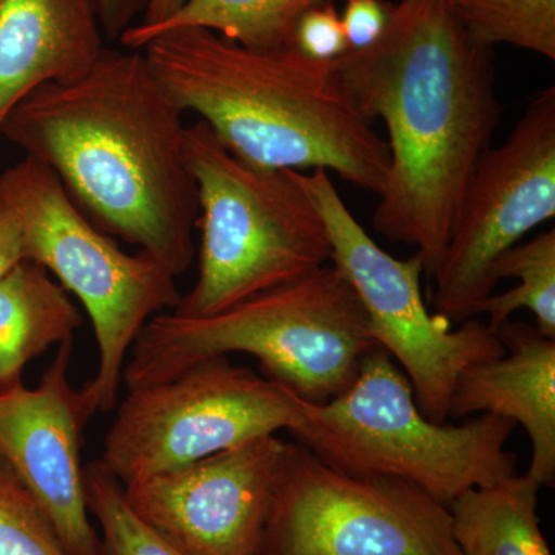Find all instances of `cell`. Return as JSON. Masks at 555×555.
Listing matches in <instances>:
<instances>
[{"label":"cell","instance_id":"obj_5","mask_svg":"<svg viewBox=\"0 0 555 555\" xmlns=\"http://www.w3.org/2000/svg\"><path fill=\"white\" fill-rule=\"evenodd\" d=\"M516 426L494 414L433 422L406 374L375 345L345 392L324 404L302 400L291 434L339 473L408 481L449 506L469 489L516 476L517 456L505 448Z\"/></svg>","mask_w":555,"mask_h":555},{"label":"cell","instance_id":"obj_1","mask_svg":"<svg viewBox=\"0 0 555 555\" xmlns=\"http://www.w3.org/2000/svg\"><path fill=\"white\" fill-rule=\"evenodd\" d=\"M332 64L361 113L387 129L389 173L372 225L416 247L434 280L502 120L494 51L467 38L449 0H401L375 46Z\"/></svg>","mask_w":555,"mask_h":555},{"label":"cell","instance_id":"obj_4","mask_svg":"<svg viewBox=\"0 0 555 555\" xmlns=\"http://www.w3.org/2000/svg\"><path fill=\"white\" fill-rule=\"evenodd\" d=\"M374 346L356 288L328 262L214 315L158 313L131 346L122 382L138 389L210 358L247 353L266 377L324 404L352 385Z\"/></svg>","mask_w":555,"mask_h":555},{"label":"cell","instance_id":"obj_26","mask_svg":"<svg viewBox=\"0 0 555 555\" xmlns=\"http://www.w3.org/2000/svg\"><path fill=\"white\" fill-rule=\"evenodd\" d=\"M22 259H25V248L20 222L0 198V278Z\"/></svg>","mask_w":555,"mask_h":555},{"label":"cell","instance_id":"obj_18","mask_svg":"<svg viewBox=\"0 0 555 555\" xmlns=\"http://www.w3.org/2000/svg\"><path fill=\"white\" fill-rule=\"evenodd\" d=\"M324 0H188L169 21L134 40L142 50L150 40L182 28H204L255 51L294 47L295 30L306 11Z\"/></svg>","mask_w":555,"mask_h":555},{"label":"cell","instance_id":"obj_25","mask_svg":"<svg viewBox=\"0 0 555 555\" xmlns=\"http://www.w3.org/2000/svg\"><path fill=\"white\" fill-rule=\"evenodd\" d=\"M102 33L107 39H119L144 13L147 0H96Z\"/></svg>","mask_w":555,"mask_h":555},{"label":"cell","instance_id":"obj_8","mask_svg":"<svg viewBox=\"0 0 555 555\" xmlns=\"http://www.w3.org/2000/svg\"><path fill=\"white\" fill-rule=\"evenodd\" d=\"M294 177L326 225L332 264L345 273L366 310L372 341L400 363L420 411L433 422H449L460 377L505 356L499 335L476 318L452 331L448 320L429 313L420 284L425 275L420 254L397 259L383 250L350 214L326 170H294Z\"/></svg>","mask_w":555,"mask_h":555},{"label":"cell","instance_id":"obj_6","mask_svg":"<svg viewBox=\"0 0 555 555\" xmlns=\"http://www.w3.org/2000/svg\"><path fill=\"white\" fill-rule=\"evenodd\" d=\"M184 152L203 240L195 286L171 312L214 315L331 262L326 225L294 170L240 159L201 119L185 127Z\"/></svg>","mask_w":555,"mask_h":555},{"label":"cell","instance_id":"obj_16","mask_svg":"<svg viewBox=\"0 0 555 555\" xmlns=\"http://www.w3.org/2000/svg\"><path fill=\"white\" fill-rule=\"evenodd\" d=\"M80 326L82 313L49 270L17 262L0 278V390L22 385L25 366Z\"/></svg>","mask_w":555,"mask_h":555},{"label":"cell","instance_id":"obj_15","mask_svg":"<svg viewBox=\"0 0 555 555\" xmlns=\"http://www.w3.org/2000/svg\"><path fill=\"white\" fill-rule=\"evenodd\" d=\"M104 38L96 0H0V127L39 87L83 75Z\"/></svg>","mask_w":555,"mask_h":555},{"label":"cell","instance_id":"obj_10","mask_svg":"<svg viewBox=\"0 0 555 555\" xmlns=\"http://www.w3.org/2000/svg\"><path fill=\"white\" fill-rule=\"evenodd\" d=\"M259 555H462L449 507L423 489L356 477L287 443Z\"/></svg>","mask_w":555,"mask_h":555},{"label":"cell","instance_id":"obj_23","mask_svg":"<svg viewBox=\"0 0 555 555\" xmlns=\"http://www.w3.org/2000/svg\"><path fill=\"white\" fill-rule=\"evenodd\" d=\"M294 47L320 62L335 61L349 51L334 3L324 0L302 14L295 30Z\"/></svg>","mask_w":555,"mask_h":555},{"label":"cell","instance_id":"obj_2","mask_svg":"<svg viewBox=\"0 0 555 555\" xmlns=\"http://www.w3.org/2000/svg\"><path fill=\"white\" fill-rule=\"evenodd\" d=\"M182 116L142 51L104 49L79 78L24 98L0 137L46 164L98 228L178 278L199 218Z\"/></svg>","mask_w":555,"mask_h":555},{"label":"cell","instance_id":"obj_12","mask_svg":"<svg viewBox=\"0 0 555 555\" xmlns=\"http://www.w3.org/2000/svg\"><path fill=\"white\" fill-rule=\"evenodd\" d=\"M287 441L264 436L122 486L130 509L188 555H259Z\"/></svg>","mask_w":555,"mask_h":555},{"label":"cell","instance_id":"obj_14","mask_svg":"<svg viewBox=\"0 0 555 555\" xmlns=\"http://www.w3.org/2000/svg\"><path fill=\"white\" fill-rule=\"evenodd\" d=\"M505 356L467 369L456 382L449 420L494 414L525 427L532 456L528 476L555 483V339L507 320L495 328Z\"/></svg>","mask_w":555,"mask_h":555},{"label":"cell","instance_id":"obj_20","mask_svg":"<svg viewBox=\"0 0 555 555\" xmlns=\"http://www.w3.org/2000/svg\"><path fill=\"white\" fill-rule=\"evenodd\" d=\"M456 21L477 46L499 43L555 61V0H449Z\"/></svg>","mask_w":555,"mask_h":555},{"label":"cell","instance_id":"obj_27","mask_svg":"<svg viewBox=\"0 0 555 555\" xmlns=\"http://www.w3.org/2000/svg\"><path fill=\"white\" fill-rule=\"evenodd\" d=\"M188 0H147L144 13H142L141 22L131 25L126 31L120 35V43L126 49H130L134 40L144 36L145 33L153 30L164 22L169 21L179 9H181Z\"/></svg>","mask_w":555,"mask_h":555},{"label":"cell","instance_id":"obj_19","mask_svg":"<svg viewBox=\"0 0 555 555\" xmlns=\"http://www.w3.org/2000/svg\"><path fill=\"white\" fill-rule=\"evenodd\" d=\"M495 283L503 278H517L520 283L503 294L483 299L476 317L488 315V326L495 331L517 310H531L535 327L555 339V230L518 243L502 255L491 269Z\"/></svg>","mask_w":555,"mask_h":555},{"label":"cell","instance_id":"obj_24","mask_svg":"<svg viewBox=\"0 0 555 555\" xmlns=\"http://www.w3.org/2000/svg\"><path fill=\"white\" fill-rule=\"evenodd\" d=\"M392 3L385 0H347L341 20L349 51H363L385 35Z\"/></svg>","mask_w":555,"mask_h":555},{"label":"cell","instance_id":"obj_21","mask_svg":"<svg viewBox=\"0 0 555 555\" xmlns=\"http://www.w3.org/2000/svg\"><path fill=\"white\" fill-rule=\"evenodd\" d=\"M87 506L107 555H188L170 545L130 509L124 488L100 460L83 467Z\"/></svg>","mask_w":555,"mask_h":555},{"label":"cell","instance_id":"obj_7","mask_svg":"<svg viewBox=\"0 0 555 555\" xmlns=\"http://www.w3.org/2000/svg\"><path fill=\"white\" fill-rule=\"evenodd\" d=\"M0 198L20 222L25 259L49 270L89 313L100 364L79 389L87 409L91 415L115 411L139 332L181 301L177 276L145 251H124L80 210L60 178L30 156L0 175Z\"/></svg>","mask_w":555,"mask_h":555},{"label":"cell","instance_id":"obj_11","mask_svg":"<svg viewBox=\"0 0 555 555\" xmlns=\"http://www.w3.org/2000/svg\"><path fill=\"white\" fill-rule=\"evenodd\" d=\"M555 217V87L532 98L505 144L486 150L467 184L438 269L433 305L449 323L476 318L494 294L491 269Z\"/></svg>","mask_w":555,"mask_h":555},{"label":"cell","instance_id":"obj_22","mask_svg":"<svg viewBox=\"0 0 555 555\" xmlns=\"http://www.w3.org/2000/svg\"><path fill=\"white\" fill-rule=\"evenodd\" d=\"M0 555H69L38 502L2 455Z\"/></svg>","mask_w":555,"mask_h":555},{"label":"cell","instance_id":"obj_3","mask_svg":"<svg viewBox=\"0 0 555 555\" xmlns=\"http://www.w3.org/2000/svg\"><path fill=\"white\" fill-rule=\"evenodd\" d=\"M171 101L240 159L264 169H323L382 195L386 139L331 62L244 49L204 28L164 33L139 50Z\"/></svg>","mask_w":555,"mask_h":555},{"label":"cell","instance_id":"obj_17","mask_svg":"<svg viewBox=\"0 0 555 555\" xmlns=\"http://www.w3.org/2000/svg\"><path fill=\"white\" fill-rule=\"evenodd\" d=\"M534 478L513 476L474 488L449 505L462 555H553L540 528Z\"/></svg>","mask_w":555,"mask_h":555},{"label":"cell","instance_id":"obj_13","mask_svg":"<svg viewBox=\"0 0 555 555\" xmlns=\"http://www.w3.org/2000/svg\"><path fill=\"white\" fill-rule=\"evenodd\" d=\"M73 339L62 343L38 386L0 390V455L69 555H107L87 506L80 448L91 414L69 383Z\"/></svg>","mask_w":555,"mask_h":555},{"label":"cell","instance_id":"obj_9","mask_svg":"<svg viewBox=\"0 0 555 555\" xmlns=\"http://www.w3.org/2000/svg\"><path fill=\"white\" fill-rule=\"evenodd\" d=\"M291 387L229 357L201 361L166 382L129 390L116 409L100 463L129 486L240 447L301 420Z\"/></svg>","mask_w":555,"mask_h":555}]
</instances>
